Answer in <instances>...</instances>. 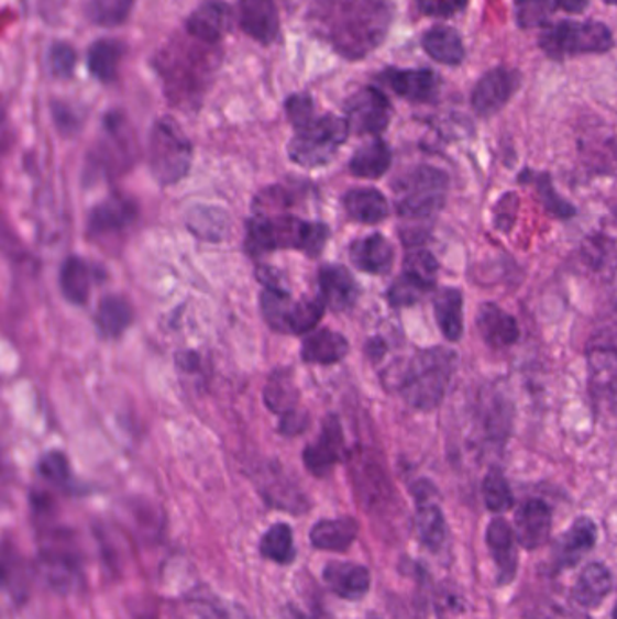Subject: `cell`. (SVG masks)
<instances>
[{"instance_id":"6da1fadb","label":"cell","mask_w":617,"mask_h":619,"mask_svg":"<svg viewBox=\"0 0 617 619\" xmlns=\"http://www.w3.org/2000/svg\"><path fill=\"white\" fill-rule=\"evenodd\" d=\"M308 26L344 58H364L377 49L392 26L386 0H317Z\"/></svg>"},{"instance_id":"7a4b0ae2","label":"cell","mask_w":617,"mask_h":619,"mask_svg":"<svg viewBox=\"0 0 617 619\" xmlns=\"http://www.w3.org/2000/svg\"><path fill=\"white\" fill-rule=\"evenodd\" d=\"M454 369L456 355L453 350H426L403 364L395 383L411 408L431 411L444 400Z\"/></svg>"},{"instance_id":"3957f363","label":"cell","mask_w":617,"mask_h":619,"mask_svg":"<svg viewBox=\"0 0 617 619\" xmlns=\"http://www.w3.org/2000/svg\"><path fill=\"white\" fill-rule=\"evenodd\" d=\"M327 225L310 223L294 215L255 214L246 231V246L252 254L296 248L308 256L321 254L327 245Z\"/></svg>"},{"instance_id":"277c9868","label":"cell","mask_w":617,"mask_h":619,"mask_svg":"<svg viewBox=\"0 0 617 619\" xmlns=\"http://www.w3.org/2000/svg\"><path fill=\"white\" fill-rule=\"evenodd\" d=\"M449 178L444 170L420 165L398 179L397 210L406 220H426L445 203Z\"/></svg>"},{"instance_id":"5b68a950","label":"cell","mask_w":617,"mask_h":619,"mask_svg":"<svg viewBox=\"0 0 617 619\" xmlns=\"http://www.w3.org/2000/svg\"><path fill=\"white\" fill-rule=\"evenodd\" d=\"M348 133L346 119L327 114L311 120L305 128L297 129L288 145V156L301 167H322L332 162L339 147L346 142Z\"/></svg>"},{"instance_id":"8992f818","label":"cell","mask_w":617,"mask_h":619,"mask_svg":"<svg viewBox=\"0 0 617 619\" xmlns=\"http://www.w3.org/2000/svg\"><path fill=\"white\" fill-rule=\"evenodd\" d=\"M192 147L184 131L173 120L154 123L148 139V164L162 185L178 184L190 169Z\"/></svg>"},{"instance_id":"52a82bcc","label":"cell","mask_w":617,"mask_h":619,"mask_svg":"<svg viewBox=\"0 0 617 619\" xmlns=\"http://www.w3.org/2000/svg\"><path fill=\"white\" fill-rule=\"evenodd\" d=\"M613 46V33L602 22H558L540 35V47L551 58L605 53Z\"/></svg>"},{"instance_id":"ba28073f","label":"cell","mask_w":617,"mask_h":619,"mask_svg":"<svg viewBox=\"0 0 617 619\" xmlns=\"http://www.w3.org/2000/svg\"><path fill=\"white\" fill-rule=\"evenodd\" d=\"M392 108L388 98L375 88L355 92L346 102L348 128L357 134H381L388 128Z\"/></svg>"},{"instance_id":"9c48e42d","label":"cell","mask_w":617,"mask_h":619,"mask_svg":"<svg viewBox=\"0 0 617 619\" xmlns=\"http://www.w3.org/2000/svg\"><path fill=\"white\" fill-rule=\"evenodd\" d=\"M520 73L509 67H496L480 78L471 95L473 109L480 117H493L504 109L513 95L520 88Z\"/></svg>"},{"instance_id":"30bf717a","label":"cell","mask_w":617,"mask_h":619,"mask_svg":"<svg viewBox=\"0 0 617 619\" xmlns=\"http://www.w3.org/2000/svg\"><path fill=\"white\" fill-rule=\"evenodd\" d=\"M346 455L344 436L337 417H328L322 424L321 433L313 444L302 453V461L308 472L316 476H327Z\"/></svg>"},{"instance_id":"8fae6325","label":"cell","mask_w":617,"mask_h":619,"mask_svg":"<svg viewBox=\"0 0 617 619\" xmlns=\"http://www.w3.org/2000/svg\"><path fill=\"white\" fill-rule=\"evenodd\" d=\"M552 528L551 507L546 501L531 498L516 512L515 532L521 548L535 551L549 540Z\"/></svg>"},{"instance_id":"7c38bea8","label":"cell","mask_w":617,"mask_h":619,"mask_svg":"<svg viewBox=\"0 0 617 619\" xmlns=\"http://www.w3.org/2000/svg\"><path fill=\"white\" fill-rule=\"evenodd\" d=\"M596 523L591 518H577L572 528L557 542L552 551V565L557 571L571 568L582 562L583 556L594 548L596 543Z\"/></svg>"},{"instance_id":"4fadbf2b","label":"cell","mask_w":617,"mask_h":619,"mask_svg":"<svg viewBox=\"0 0 617 619\" xmlns=\"http://www.w3.org/2000/svg\"><path fill=\"white\" fill-rule=\"evenodd\" d=\"M41 571L55 590H71L78 578V560L66 542L47 543L41 549Z\"/></svg>"},{"instance_id":"5bb4252c","label":"cell","mask_w":617,"mask_h":619,"mask_svg":"<svg viewBox=\"0 0 617 619\" xmlns=\"http://www.w3.org/2000/svg\"><path fill=\"white\" fill-rule=\"evenodd\" d=\"M322 578L332 593L348 601L363 599L372 585L370 571L359 563L330 562L324 567Z\"/></svg>"},{"instance_id":"9a60e30c","label":"cell","mask_w":617,"mask_h":619,"mask_svg":"<svg viewBox=\"0 0 617 619\" xmlns=\"http://www.w3.org/2000/svg\"><path fill=\"white\" fill-rule=\"evenodd\" d=\"M485 540L489 545L491 554L495 559L498 568V584L507 585L515 578L516 567H518V553H516V532L504 518H495L489 523Z\"/></svg>"},{"instance_id":"2e32d148","label":"cell","mask_w":617,"mask_h":619,"mask_svg":"<svg viewBox=\"0 0 617 619\" xmlns=\"http://www.w3.org/2000/svg\"><path fill=\"white\" fill-rule=\"evenodd\" d=\"M476 328L491 349H507L520 338V328L516 319L493 302H485L480 307L476 313Z\"/></svg>"},{"instance_id":"e0dca14e","label":"cell","mask_w":617,"mask_h":619,"mask_svg":"<svg viewBox=\"0 0 617 619\" xmlns=\"http://www.w3.org/2000/svg\"><path fill=\"white\" fill-rule=\"evenodd\" d=\"M398 97L411 102H428L439 92V77L431 69H388L383 75Z\"/></svg>"},{"instance_id":"ac0fdd59","label":"cell","mask_w":617,"mask_h":619,"mask_svg":"<svg viewBox=\"0 0 617 619\" xmlns=\"http://www.w3.org/2000/svg\"><path fill=\"white\" fill-rule=\"evenodd\" d=\"M240 24L246 35L271 44L279 31V16L272 0H240Z\"/></svg>"},{"instance_id":"d6986e66","label":"cell","mask_w":617,"mask_h":619,"mask_svg":"<svg viewBox=\"0 0 617 619\" xmlns=\"http://www.w3.org/2000/svg\"><path fill=\"white\" fill-rule=\"evenodd\" d=\"M230 27V10L223 2L207 0L189 16L187 31L189 35L207 44L220 42Z\"/></svg>"},{"instance_id":"ffe728a7","label":"cell","mask_w":617,"mask_h":619,"mask_svg":"<svg viewBox=\"0 0 617 619\" xmlns=\"http://www.w3.org/2000/svg\"><path fill=\"white\" fill-rule=\"evenodd\" d=\"M592 394L603 402H617V350L599 346L588 352Z\"/></svg>"},{"instance_id":"44dd1931","label":"cell","mask_w":617,"mask_h":619,"mask_svg":"<svg viewBox=\"0 0 617 619\" xmlns=\"http://www.w3.org/2000/svg\"><path fill=\"white\" fill-rule=\"evenodd\" d=\"M319 290L327 307L342 312L352 307L357 299V287L350 272L341 265L322 266L319 270Z\"/></svg>"},{"instance_id":"7402d4cb","label":"cell","mask_w":617,"mask_h":619,"mask_svg":"<svg viewBox=\"0 0 617 619\" xmlns=\"http://www.w3.org/2000/svg\"><path fill=\"white\" fill-rule=\"evenodd\" d=\"M136 207L133 201L125 200L122 196H112L103 201L89 215V234L91 236H106L128 229L134 221Z\"/></svg>"},{"instance_id":"603a6c76","label":"cell","mask_w":617,"mask_h":619,"mask_svg":"<svg viewBox=\"0 0 617 619\" xmlns=\"http://www.w3.org/2000/svg\"><path fill=\"white\" fill-rule=\"evenodd\" d=\"M350 257L359 270L367 272V274H386L392 268L395 252L386 237L373 234V236L353 241Z\"/></svg>"},{"instance_id":"cb8c5ba5","label":"cell","mask_w":617,"mask_h":619,"mask_svg":"<svg viewBox=\"0 0 617 619\" xmlns=\"http://www.w3.org/2000/svg\"><path fill=\"white\" fill-rule=\"evenodd\" d=\"M613 590V574L603 563H591L580 574L572 598L585 609H596Z\"/></svg>"},{"instance_id":"d4e9b609","label":"cell","mask_w":617,"mask_h":619,"mask_svg":"<svg viewBox=\"0 0 617 619\" xmlns=\"http://www.w3.org/2000/svg\"><path fill=\"white\" fill-rule=\"evenodd\" d=\"M359 523L353 518H335L321 520L310 531V542L319 551L342 553L346 551L357 538Z\"/></svg>"},{"instance_id":"484cf974","label":"cell","mask_w":617,"mask_h":619,"mask_svg":"<svg viewBox=\"0 0 617 619\" xmlns=\"http://www.w3.org/2000/svg\"><path fill=\"white\" fill-rule=\"evenodd\" d=\"M417 495V517H415V528L419 532L420 542L431 551H439L445 542V520L444 512L440 509L428 491H415Z\"/></svg>"},{"instance_id":"4316f807","label":"cell","mask_w":617,"mask_h":619,"mask_svg":"<svg viewBox=\"0 0 617 619\" xmlns=\"http://www.w3.org/2000/svg\"><path fill=\"white\" fill-rule=\"evenodd\" d=\"M350 344L342 333L332 330H319L310 333L302 341L301 357L310 364H335L346 357Z\"/></svg>"},{"instance_id":"83f0119b","label":"cell","mask_w":617,"mask_h":619,"mask_svg":"<svg viewBox=\"0 0 617 619\" xmlns=\"http://www.w3.org/2000/svg\"><path fill=\"white\" fill-rule=\"evenodd\" d=\"M434 318L448 341H460L464 333V299L456 288H444L434 297Z\"/></svg>"},{"instance_id":"f1b7e54d","label":"cell","mask_w":617,"mask_h":619,"mask_svg":"<svg viewBox=\"0 0 617 619\" xmlns=\"http://www.w3.org/2000/svg\"><path fill=\"white\" fill-rule=\"evenodd\" d=\"M344 207L352 220L361 223H381L389 214L388 200L377 189H353L344 196Z\"/></svg>"},{"instance_id":"f546056e","label":"cell","mask_w":617,"mask_h":619,"mask_svg":"<svg viewBox=\"0 0 617 619\" xmlns=\"http://www.w3.org/2000/svg\"><path fill=\"white\" fill-rule=\"evenodd\" d=\"M423 52L445 66H459L464 60V44L453 27L434 26L422 38Z\"/></svg>"},{"instance_id":"4dcf8cb0","label":"cell","mask_w":617,"mask_h":619,"mask_svg":"<svg viewBox=\"0 0 617 619\" xmlns=\"http://www.w3.org/2000/svg\"><path fill=\"white\" fill-rule=\"evenodd\" d=\"M392 165V151L383 140H373L357 148L350 162V170L359 178L375 179L384 176Z\"/></svg>"},{"instance_id":"1f68e13d","label":"cell","mask_w":617,"mask_h":619,"mask_svg":"<svg viewBox=\"0 0 617 619\" xmlns=\"http://www.w3.org/2000/svg\"><path fill=\"white\" fill-rule=\"evenodd\" d=\"M133 323V310L122 297H103L98 305L97 327L103 338H120Z\"/></svg>"},{"instance_id":"d6a6232c","label":"cell","mask_w":617,"mask_h":619,"mask_svg":"<svg viewBox=\"0 0 617 619\" xmlns=\"http://www.w3.org/2000/svg\"><path fill=\"white\" fill-rule=\"evenodd\" d=\"M297 400H299V391L291 379L290 372L288 369L274 372L265 386V402L272 413L285 417V414L296 411Z\"/></svg>"},{"instance_id":"836d02e7","label":"cell","mask_w":617,"mask_h":619,"mask_svg":"<svg viewBox=\"0 0 617 619\" xmlns=\"http://www.w3.org/2000/svg\"><path fill=\"white\" fill-rule=\"evenodd\" d=\"M91 268L80 257H69L60 270L62 294L67 301L84 305L91 292Z\"/></svg>"},{"instance_id":"e575fe53","label":"cell","mask_w":617,"mask_h":619,"mask_svg":"<svg viewBox=\"0 0 617 619\" xmlns=\"http://www.w3.org/2000/svg\"><path fill=\"white\" fill-rule=\"evenodd\" d=\"M260 553L263 559L279 565H290L296 560L294 531L286 523H276L263 534L260 542Z\"/></svg>"},{"instance_id":"d590c367","label":"cell","mask_w":617,"mask_h":619,"mask_svg":"<svg viewBox=\"0 0 617 619\" xmlns=\"http://www.w3.org/2000/svg\"><path fill=\"white\" fill-rule=\"evenodd\" d=\"M120 57H122V47L118 46V42H95L87 53V62H89L92 77H97L100 82H112L117 77Z\"/></svg>"},{"instance_id":"8d00e7d4","label":"cell","mask_w":617,"mask_h":619,"mask_svg":"<svg viewBox=\"0 0 617 619\" xmlns=\"http://www.w3.org/2000/svg\"><path fill=\"white\" fill-rule=\"evenodd\" d=\"M355 484H357L359 495L364 504H377L381 498L388 493V482L384 478L381 467L375 466L372 461L359 458L355 466Z\"/></svg>"},{"instance_id":"74e56055","label":"cell","mask_w":617,"mask_h":619,"mask_svg":"<svg viewBox=\"0 0 617 619\" xmlns=\"http://www.w3.org/2000/svg\"><path fill=\"white\" fill-rule=\"evenodd\" d=\"M403 274L409 279H414L415 283H419L420 287L426 290H431L439 276V263L429 252H409L408 257L404 259Z\"/></svg>"},{"instance_id":"f35d334b","label":"cell","mask_w":617,"mask_h":619,"mask_svg":"<svg viewBox=\"0 0 617 619\" xmlns=\"http://www.w3.org/2000/svg\"><path fill=\"white\" fill-rule=\"evenodd\" d=\"M482 491H484L485 506L489 511L505 512L513 507V493H510L509 482L505 480L504 473L500 469H491L485 475Z\"/></svg>"},{"instance_id":"ab89813d","label":"cell","mask_w":617,"mask_h":619,"mask_svg":"<svg viewBox=\"0 0 617 619\" xmlns=\"http://www.w3.org/2000/svg\"><path fill=\"white\" fill-rule=\"evenodd\" d=\"M134 0H92L87 15L100 26H118L128 19Z\"/></svg>"},{"instance_id":"60d3db41","label":"cell","mask_w":617,"mask_h":619,"mask_svg":"<svg viewBox=\"0 0 617 619\" xmlns=\"http://www.w3.org/2000/svg\"><path fill=\"white\" fill-rule=\"evenodd\" d=\"M557 2L554 0H516L515 13L518 26L546 27L551 19L552 10Z\"/></svg>"},{"instance_id":"b9f144b4","label":"cell","mask_w":617,"mask_h":619,"mask_svg":"<svg viewBox=\"0 0 617 619\" xmlns=\"http://www.w3.org/2000/svg\"><path fill=\"white\" fill-rule=\"evenodd\" d=\"M324 302L322 299H301L296 301L294 313L290 319V333H307L311 332L316 324H319L322 316H324Z\"/></svg>"},{"instance_id":"7bdbcfd3","label":"cell","mask_w":617,"mask_h":619,"mask_svg":"<svg viewBox=\"0 0 617 619\" xmlns=\"http://www.w3.org/2000/svg\"><path fill=\"white\" fill-rule=\"evenodd\" d=\"M190 229L201 236V240H221L224 229H227V220L220 210H196L190 215Z\"/></svg>"},{"instance_id":"ee69618b","label":"cell","mask_w":617,"mask_h":619,"mask_svg":"<svg viewBox=\"0 0 617 619\" xmlns=\"http://www.w3.org/2000/svg\"><path fill=\"white\" fill-rule=\"evenodd\" d=\"M38 472L47 482H52L53 486L66 487L71 482L67 458L56 451L42 458L41 464H38Z\"/></svg>"},{"instance_id":"f6af8a7d","label":"cell","mask_w":617,"mask_h":619,"mask_svg":"<svg viewBox=\"0 0 617 619\" xmlns=\"http://www.w3.org/2000/svg\"><path fill=\"white\" fill-rule=\"evenodd\" d=\"M426 292L428 290L420 287L419 283H415L414 279H409L408 276L403 274L389 288L388 299L393 307H409V305L419 301Z\"/></svg>"},{"instance_id":"bcb514c9","label":"cell","mask_w":617,"mask_h":619,"mask_svg":"<svg viewBox=\"0 0 617 619\" xmlns=\"http://www.w3.org/2000/svg\"><path fill=\"white\" fill-rule=\"evenodd\" d=\"M75 64H77V57H75L71 46L55 44L52 47V52H49V67H52V73L56 78L71 77Z\"/></svg>"},{"instance_id":"7dc6e473","label":"cell","mask_w":617,"mask_h":619,"mask_svg":"<svg viewBox=\"0 0 617 619\" xmlns=\"http://www.w3.org/2000/svg\"><path fill=\"white\" fill-rule=\"evenodd\" d=\"M538 192H540L543 206L552 214L558 215V218H569V215L574 214V207L569 206L565 200H561L560 196L552 189L551 181L547 176L538 178Z\"/></svg>"},{"instance_id":"c3c4849f","label":"cell","mask_w":617,"mask_h":619,"mask_svg":"<svg viewBox=\"0 0 617 619\" xmlns=\"http://www.w3.org/2000/svg\"><path fill=\"white\" fill-rule=\"evenodd\" d=\"M286 111H288V119L294 123V128L301 129L313 119V102L308 95H294L288 98L286 102Z\"/></svg>"},{"instance_id":"681fc988","label":"cell","mask_w":617,"mask_h":619,"mask_svg":"<svg viewBox=\"0 0 617 619\" xmlns=\"http://www.w3.org/2000/svg\"><path fill=\"white\" fill-rule=\"evenodd\" d=\"M467 0H419L420 10L426 15L451 16L464 10Z\"/></svg>"},{"instance_id":"f907efd6","label":"cell","mask_w":617,"mask_h":619,"mask_svg":"<svg viewBox=\"0 0 617 619\" xmlns=\"http://www.w3.org/2000/svg\"><path fill=\"white\" fill-rule=\"evenodd\" d=\"M305 428H307V414H302L301 411H291V413L280 417V431L285 435H297Z\"/></svg>"},{"instance_id":"816d5d0a","label":"cell","mask_w":617,"mask_h":619,"mask_svg":"<svg viewBox=\"0 0 617 619\" xmlns=\"http://www.w3.org/2000/svg\"><path fill=\"white\" fill-rule=\"evenodd\" d=\"M558 8L569 13H582L588 5V0H554Z\"/></svg>"},{"instance_id":"f5cc1de1","label":"cell","mask_w":617,"mask_h":619,"mask_svg":"<svg viewBox=\"0 0 617 619\" xmlns=\"http://www.w3.org/2000/svg\"><path fill=\"white\" fill-rule=\"evenodd\" d=\"M607 4H617V0H605Z\"/></svg>"},{"instance_id":"db71d44e","label":"cell","mask_w":617,"mask_h":619,"mask_svg":"<svg viewBox=\"0 0 617 619\" xmlns=\"http://www.w3.org/2000/svg\"><path fill=\"white\" fill-rule=\"evenodd\" d=\"M613 618H614V619H617V605H616V609H614Z\"/></svg>"}]
</instances>
